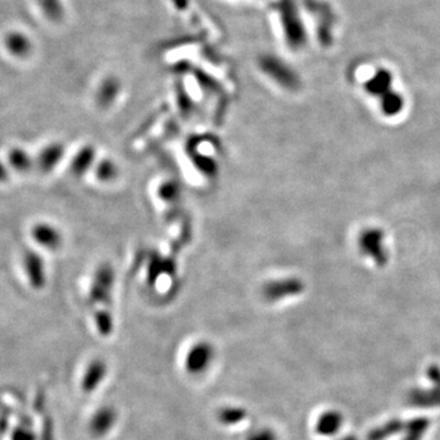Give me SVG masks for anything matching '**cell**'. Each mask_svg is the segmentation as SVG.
Segmentation results:
<instances>
[{
    "instance_id": "1",
    "label": "cell",
    "mask_w": 440,
    "mask_h": 440,
    "mask_svg": "<svg viewBox=\"0 0 440 440\" xmlns=\"http://www.w3.org/2000/svg\"><path fill=\"white\" fill-rule=\"evenodd\" d=\"M113 282V269L108 264H103L97 269L90 290V303L95 311L97 329L102 336H109L113 331V316L110 311Z\"/></svg>"
},
{
    "instance_id": "2",
    "label": "cell",
    "mask_w": 440,
    "mask_h": 440,
    "mask_svg": "<svg viewBox=\"0 0 440 440\" xmlns=\"http://www.w3.org/2000/svg\"><path fill=\"white\" fill-rule=\"evenodd\" d=\"M359 249L361 254L373 261L374 264L383 268L389 262V254L385 246V234L378 228L364 229L359 236Z\"/></svg>"
},
{
    "instance_id": "3",
    "label": "cell",
    "mask_w": 440,
    "mask_h": 440,
    "mask_svg": "<svg viewBox=\"0 0 440 440\" xmlns=\"http://www.w3.org/2000/svg\"><path fill=\"white\" fill-rule=\"evenodd\" d=\"M214 356L216 350L209 341H198L187 352L185 369L192 376H201L211 367Z\"/></svg>"
},
{
    "instance_id": "4",
    "label": "cell",
    "mask_w": 440,
    "mask_h": 440,
    "mask_svg": "<svg viewBox=\"0 0 440 440\" xmlns=\"http://www.w3.org/2000/svg\"><path fill=\"white\" fill-rule=\"evenodd\" d=\"M22 264L29 285L34 287V290H42L47 284V274L44 261L41 254H37L34 249H26L22 256Z\"/></svg>"
},
{
    "instance_id": "5",
    "label": "cell",
    "mask_w": 440,
    "mask_h": 440,
    "mask_svg": "<svg viewBox=\"0 0 440 440\" xmlns=\"http://www.w3.org/2000/svg\"><path fill=\"white\" fill-rule=\"evenodd\" d=\"M118 422V411L113 406H103L97 410L90 421V433L95 438H103Z\"/></svg>"
},
{
    "instance_id": "6",
    "label": "cell",
    "mask_w": 440,
    "mask_h": 440,
    "mask_svg": "<svg viewBox=\"0 0 440 440\" xmlns=\"http://www.w3.org/2000/svg\"><path fill=\"white\" fill-rule=\"evenodd\" d=\"M305 289V285L302 284L301 280H298L296 277H290V279H282L269 284L266 287L264 294L269 301H277L282 300L287 297L295 296L301 294Z\"/></svg>"
},
{
    "instance_id": "7",
    "label": "cell",
    "mask_w": 440,
    "mask_h": 440,
    "mask_svg": "<svg viewBox=\"0 0 440 440\" xmlns=\"http://www.w3.org/2000/svg\"><path fill=\"white\" fill-rule=\"evenodd\" d=\"M394 75L387 67H378L372 74L367 81L364 82V91L369 93V96L380 98L387 92L394 88Z\"/></svg>"
},
{
    "instance_id": "8",
    "label": "cell",
    "mask_w": 440,
    "mask_h": 440,
    "mask_svg": "<svg viewBox=\"0 0 440 440\" xmlns=\"http://www.w3.org/2000/svg\"><path fill=\"white\" fill-rule=\"evenodd\" d=\"M65 153V146L60 142H53L46 146L34 159V167L43 174L53 172L54 167L62 162Z\"/></svg>"
},
{
    "instance_id": "9",
    "label": "cell",
    "mask_w": 440,
    "mask_h": 440,
    "mask_svg": "<svg viewBox=\"0 0 440 440\" xmlns=\"http://www.w3.org/2000/svg\"><path fill=\"white\" fill-rule=\"evenodd\" d=\"M108 374V364L102 359H96L87 366L83 378H82V390L86 394H92L97 387L101 385L102 382Z\"/></svg>"
},
{
    "instance_id": "10",
    "label": "cell",
    "mask_w": 440,
    "mask_h": 440,
    "mask_svg": "<svg viewBox=\"0 0 440 440\" xmlns=\"http://www.w3.org/2000/svg\"><path fill=\"white\" fill-rule=\"evenodd\" d=\"M32 238L37 244L49 251H55L62 244V236L60 231L54 228L53 225L47 223H39L32 228Z\"/></svg>"
},
{
    "instance_id": "11",
    "label": "cell",
    "mask_w": 440,
    "mask_h": 440,
    "mask_svg": "<svg viewBox=\"0 0 440 440\" xmlns=\"http://www.w3.org/2000/svg\"><path fill=\"white\" fill-rule=\"evenodd\" d=\"M407 401L411 406L421 407V408L440 407V389L415 387L408 392Z\"/></svg>"
},
{
    "instance_id": "12",
    "label": "cell",
    "mask_w": 440,
    "mask_h": 440,
    "mask_svg": "<svg viewBox=\"0 0 440 440\" xmlns=\"http://www.w3.org/2000/svg\"><path fill=\"white\" fill-rule=\"evenodd\" d=\"M344 423V417L338 410H329L318 417L316 432L319 436H333L340 431Z\"/></svg>"
},
{
    "instance_id": "13",
    "label": "cell",
    "mask_w": 440,
    "mask_h": 440,
    "mask_svg": "<svg viewBox=\"0 0 440 440\" xmlns=\"http://www.w3.org/2000/svg\"><path fill=\"white\" fill-rule=\"evenodd\" d=\"M380 111L385 116H397L405 108V97L394 88L378 98Z\"/></svg>"
},
{
    "instance_id": "14",
    "label": "cell",
    "mask_w": 440,
    "mask_h": 440,
    "mask_svg": "<svg viewBox=\"0 0 440 440\" xmlns=\"http://www.w3.org/2000/svg\"><path fill=\"white\" fill-rule=\"evenodd\" d=\"M405 422L399 418H392L390 421L385 422L382 426L376 427L369 432L366 440H385L392 436H397L404 432Z\"/></svg>"
},
{
    "instance_id": "15",
    "label": "cell",
    "mask_w": 440,
    "mask_h": 440,
    "mask_svg": "<svg viewBox=\"0 0 440 440\" xmlns=\"http://www.w3.org/2000/svg\"><path fill=\"white\" fill-rule=\"evenodd\" d=\"M218 421L224 426H236L247 420L249 411L241 406H225L221 407L218 413Z\"/></svg>"
},
{
    "instance_id": "16",
    "label": "cell",
    "mask_w": 440,
    "mask_h": 440,
    "mask_svg": "<svg viewBox=\"0 0 440 440\" xmlns=\"http://www.w3.org/2000/svg\"><path fill=\"white\" fill-rule=\"evenodd\" d=\"M96 157V151L92 146H85L83 149L77 152L76 156L72 159L71 172L80 177L92 167Z\"/></svg>"
},
{
    "instance_id": "17",
    "label": "cell",
    "mask_w": 440,
    "mask_h": 440,
    "mask_svg": "<svg viewBox=\"0 0 440 440\" xmlns=\"http://www.w3.org/2000/svg\"><path fill=\"white\" fill-rule=\"evenodd\" d=\"M8 163L10 167L19 172H27L34 167V159L25 149L19 147L10 149Z\"/></svg>"
},
{
    "instance_id": "18",
    "label": "cell",
    "mask_w": 440,
    "mask_h": 440,
    "mask_svg": "<svg viewBox=\"0 0 440 440\" xmlns=\"http://www.w3.org/2000/svg\"><path fill=\"white\" fill-rule=\"evenodd\" d=\"M431 426V421L427 417H416L405 423V436L402 440H422Z\"/></svg>"
},
{
    "instance_id": "19",
    "label": "cell",
    "mask_w": 440,
    "mask_h": 440,
    "mask_svg": "<svg viewBox=\"0 0 440 440\" xmlns=\"http://www.w3.org/2000/svg\"><path fill=\"white\" fill-rule=\"evenodd\" d=\"M96 175L101 181H110L116 175V167L110 160H103L97 165Z\"/></svg>"
},
{
    "instance_id": "20",
    "label": "cell",
    "mask_w": 440,
    "mask_h": 440,
    "mask_svg": "<svg viewBox=\"0 0 440 440\" xmlns=\"http://www.w3.org/2000/svg\"><path fill=\"white\" fill-rule=\"evenodd\" d=\"M27 47H29V43H27V41L22 36L15 34V36L10 37L9 48L13 53L18 54V55H24L29 50Z\"/></svg>"
},
{
    "instance_id": "21",
    "label": "cell",
    "mask_w": 440,
    "mask_h": 440,
    "mask_svg": "<svg viewBox=\"0 0 440 440\" xmlns=\"http://www.w3.org/2000/svg\"><path fill=\"white\" fill-rule=\"evenodd\" d=\"M11 440H36V434L32 431L31 426L20 425L13 432Z\"/></svg>"
},
{
    "instance_id": "22",
    "label": "cell",
    "mask_w": 440,
    "mask_h": 440,
    "mask_svg": "<svg viewBox=\"0 0 440 440\" xmlns=\"http://www.w3.org/2000/svg\"><path fill=\"white\" fill-rule=\"evenodd\" d=\"M245 440H279L277 434L272 428H262L259 431L254 432L251 436Z\"/></svg>"
},
{
    "instance_id": "23",
    "label": "cell",
    "mask_w": 440,
    "mask_h": 440,
    "mask_svg": "<svg viewBox=\"0 0 440 440\" xmlns=\"http://www.w3.org/2000/svg\"><path fill=\"white\" fill-rule=\"evenodd\" d=\"M427 378L431 380L433 387L440 389V367L438 364H431L427 369Z\"/></svg>"
},
{
    "instance_id": "24",
    "label": "cell",
    "mask_w": 440,
    "mask_h": 440,
    "mask_svg": "<svg viewBox=\"0 0 440 440\" xmlns=\"http://www.w3.org/2000/svg\"><path fill=\"white\" fill-rule=\"evenodd\" d=\"M10 169L0 160V182H5L9 180Z\"/></svg>"
},
{
    "instance_id": "25",
    "label": "cell",
    "mask_w": 440,
    "mask_h": 440,
    "mask_svg": "<svg viewBox=\"0 0 440 440\" xmlns=\"http://www.w3.org/2000/svg\"><path fill=\"white\" fill-rule=\"evenodd\" d=\"M340 440H359V438H357V436H354V434H348V436L340 438Z\"/></svg>"
},
{
    "instance_id": "26",
    "label": "cell",
    "mask_w": 440,
    "mask_h": 440,
    "mask_svg": "<svg viewBox=\"0 0 440 440\" xmlns=\"http://www.w3.org/2000/svg\"><path fill=\"white\" fill-rule=\"evenodd\" d=\"M340 440V439H339Z\"/></svg>"
}]
</instances>
